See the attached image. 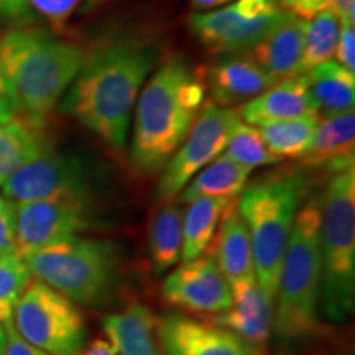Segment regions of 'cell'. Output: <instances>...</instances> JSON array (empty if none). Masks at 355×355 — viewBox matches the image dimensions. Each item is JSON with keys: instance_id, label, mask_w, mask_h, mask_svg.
Returning a JSON list of instances; mask_svg holds the SVG:
<instances>
[{"instance_id": "12", "label": "cell", "mask_w": 355, "mask_h": 355, "mask_svg": "<svg viewBox=\"0 0 355 355\" xmlns=\"http://www.w3.org/2000/svg\"><path fill=\"white\" fill-rule=\"evenodd\" d=\"M0 188L3 198L15 204L56 198H89V178L81 159L55 153L50 148L12 173Z\"/></svg>"}, {"instance_id": "27", "label": "cell", "mask_w": 355, "mask_h": 355, "mask_svg": "<svg viewBox=\"0 0 355 355\" xmlns=\"http://www.w3.org/2000/svg\"><path fill=\"white\" fill-rule=\"evenodd\" d=\"M339 28L340 20L329 8H324L314 17H311V20H306L303 51H301L295 76L309 73L316 66L331 60L336 51Z\"/></svg>"}, {"instance_id": "36", "label": "cell", "mask_w": 355, "mask_h": 355, "mask_svg": "<svg viewBox=\"0 0 355 355\" xmlns=\"http://www.w3.org/2000/svg\"><path fill=\"white\" fill-rule=\"evenodd\" d=\"M327 8L334 12L339 20L355 21V0H327Z\"/></svg>"}, {"instance_id": "11", "label": "cell", "mask_w": 355, "mask_h": 355, "mask_svg": "<svg viewBox=\"0 0 355 355\" xmlns=\"http://www.w3.org/2000/svg\"><path fill=\"white\" fill-rule=\"evenodd\" d=\"M91 225L92 211L89 198H56L19 202L15 204L17 254L26 257L63 239L74 237Z\"/></svg>"}, {"instance_id": "33", "label": "cell", "mask_w": 355, "mask_h": 355, "mask_svg": "<svg viewBox=\"0 0 355 355\" xmlns=\"http://www.w3.org/2000/svg\"><path fill=\"white\" fill-rule=\"evenodd\" d=\"M334 53L337 55V63L347 69L350 74H355V32L352 21L340 20Z\"/></svg>"}, {"instance_id": "34", "label": "cell", "mask_w": 355, "mask_h": 355, "mask_svg": "<svg viewBox=\"0 0 355 355\" xmlns=\"http://www.w3.org/2000/svg\"><path fill=\"white\" fill-rule=\"evenodd\" d=\"M17 254L15 247V204L0 198V255Z\"/></svg>"}, {"instance_id": "32", "label": "cell", "mask_w": 355, "mask_h": 355, "mask_svg": "<svg viewBox=\"0 0 355 355\" xmlns=\"http://www.w3.org/2000/svg\"><path fill=\"white\" fill-rule=\"evenodd\" d=\"M37 17L25 0H0V25L24 26L33 25Z\"/></svg>"}, {"instance_id": "25", "label": "cell", "mask_w": 355, "mask_h": 355, "mask_svg": "<svg viewBox=\"0 0 355 355\" xmlns=\"http://www.w3.org/2000/svg\"><path fill=\"white\" fill-rule=\"evenodd\" d=\"M252 171L254 170L239 165L220 153L184 186L180 193L181 201L191 202L198 198H237L247 186Z\"/></svg>"}, {"instance_id": "18", "label": "cell", "mask_w": 355, "mask_h": 355, "mask_svg": "<svg viewBox=\"0 0 355 355\" xmlns=\"http://www.w3.org/2000/svg\"><path fill=\"white\" fill-rule=\"evenodd\" d=\"M237 112L245 123L254 127H263L266 123L290 121L304 115H318L306 74L277 81L260 96L247 101Z\"/></svg>"}, {"instance_id": "9", "label": "cell", "mask_w": 355, "mask_h": 355, "mask_svg": "<svg viewBox=\"0 0 355 355\" xmlns=\"http://www.w3.org/2000/svg\"><path fill=\"white\" fill-rule=\"evenodd\" d=\"M283 13L278 0H235L224 8L193 13L188 25L191 33L211 53L232 55L252 50Z\"/></svg>"}, {"instance_id": "3", "label": "cell", "mask_w": 355, "mask_h": 355, "mask_svg": "<svg viewBox=\"0 0 355 355\" xmlns=\"http://www.w3.org/2000/svg\"><path fill=\"white\" fill-rule=\"evenodd\" d=\"M86 50L35 25L0 35V61L19 112L44 122L86 60Z\"/></svg>"}, {"instance_id": "17", "label": "cell", "mask_w": 355, "mask_h": 355, "mask_svg": "<svg viewBox=\"0 0 355 355\" xmlns=\"http://www.w3.org/2000/svg\"><path fill=\"white\" fill-rule=\"evenodd\" d=\"M206 254L212 257L230 286L257 279L250 235L237 211V198L225 207Z\"/></svg>"}, {"instance_id": "5", "label": "cell", "mask_w": 355, "mask_h": 355, "mask_svg": "<svg viewBox=\"0 0 355 355\" xmlns=\"http://www.w3.org/2000/svg\"><path fill=\"white\" fill-rule=\"evenodd\" d=\"M321 275V207L311 198L295 217L279 268L275 327L279 339H301L318 327Z\"/></svg>"}, {"instance_id": "23", "label": "cell", "mask_w": 355, "mask_h": 355, "mask_svg": "<svg viewBox=\"0 0 355 355\" xmlns=\"http://www.w3.org/2000/svg\"><path fill=\"white\" fill-rule=\"evenodd\" d=\"M311 97L319 117L349 112L355 102V74L337 61H326L306 73Z\"/></svg>"}, {"instance_id": "8", "label": "cell", "mask_w": 355, "mask_h": 355, "mask_svg": "<svg viewBox=\"0 0 355 355\" xmlns=\"http://www.w3.org/2000/svg\"><path fill=\"white\" fill-rule=\"evenodd\" d=\"M13 326L26 343L48 355H78L86 340L78 304L37 278L30 279L13 309Z\"/></svg>"}, {"instance_id": "13", "label": "cell", "mask_w": 355, "mask_h": 355, "mask_svg": "<svg viewBox=\"0 0 355 355\" xmlns=\"http://www.w3.org/2000/svg\"><path fill=\"white\" fill-rule=\"evenodd\" d=\"M163 298L194 314H219L232 304V290L209 254L171 268L162 285Z\"/></svg>"}, {"instance_id": "6", "label": "cell", "mask_w": 355, "mask_h": 355, "mask_svg": "<svg viewBox=\"0 0 355 355\" xmlns=\"http://www.w3.org/2000/svg\"><path fill=\"white\" fill-rule=\"evenodd\" d=\"M321 207V290L319 308L344 322L355 306V170L332 175Z\"/></svg>"}, {"instance_id": "26", "label": "cell", "mask_w": 355, "mask_h": 355, "mask_svg": "<svg viewBox=\"0 0 355 355\" xmlns=\"http://www.w3.org/2000/svg\"><path fill=\"white\" fill-rule=\"evenodd\" d=\"M181 220L183 211L175 202H165L148 225V252L155 273L170 272L181 261Z\"/></svg>"}, {"instance_id": "42", "label": "cell", "mask_w": 355, "mask_h": 355, "mask_svg": "<svg viewBox=\"0 0 355 355\" xmlns=\"http://www.w3.org/2000/svg\"><path fill=\"white\" fill-rule=\"evenodd\" d=\"M6 345H7V332H6V326L0 322V355H3L6 352Z\"/></svg>"}, {"instance_id": "19", "label": "cell", "mask_w": 355, "mask_h": 355, "mask_svg": "<svg viewBox=\"0 0 355 355\" xmlns=\"http://www.w3.org/2000/svg\"><path fill=\"white\" fill-rule=\"evenodd\" d=\"M230 290L232 304L222 313L211 316V321L259 349L270 336L273 301L265 295L257 279L230 286Z\"/></svg>"}, {"instance_id": "31", "label": "cell", "mask_w": 355, "mask_h": 355, "mask_svg": "<svg viewBox=\"0 0 355 355\" xmlns=\"http://www.w3.org/2000/svg\"><path fill=\"white\" fill-rule=\"evenodd\" d=\"M28 7L42 15L51 26L53 33H63L81 0H25Z\"/></svg>"}, {"instance_id": "38", "label": "cell", "mask_w": 355, "mask_h": 355, "mask_svg": "<svg viewBox=\"0 0 355 355\" xmlns=\"http://www.w3.org/2000/svg\"><path fill=\"white\" fill-rule=\"evenodd\" d=\"M17 112H19V110H17L15 104H13L8 97L0 96V125L13 121V119L17 117Z\"/></svg>"}, {"instance_id": "2", "label": "cell", "mask_w": 355, "mask_h": 355, "mask_svg": "<svg viewBox=\"0 0 355 355\" xmlns=\"http://www.w3.org/2000/svg\"><path fill=\"white\" fill-rule=\"evenodd\" d=\"M206 91L204 74L184 56L162 61L135 107L130 162L137 173L153 176L163 171L201 114Z\"/></svg>"}, {"instance_id": "30", "label": "cell", "mask_w": 355, "mask_h": 355, "mask_svg": "<svg viewBox=\"0 0 355 355\" xmlns=\"http://www.w3.org/2000/svg\"><path fill=\"white\" fill-rule=\"evenodd\" d=\"M32 279V272L19 254L0 255V322L13 321V309Z\"/></svg>"}, {"instance_id": "35", "label": "cell", "mask_w": 355, "mask_h": 355, "mask_svg": "<svg viewBox=\"0 0 355 355\" xmlns=\"http://www.w3.org/2000/svg\"><path fill=\"white\" fill-rule=\"evenodd\" d=\"M3 326H6L7 332V345L3 355H48L46 352H43L42 349L26 343L24 337L17 332L15 326H13V321L6 322Z\"/></svg>"}, {"instance_id": "24", "label": "cell", "mask_w": 355, "mask_h": 355, "mask_svg": "<svg viewBox=\"0 0 355 355\" xmlns=\"http://www.w3.org/2000/svg\"><path fill=\"white\" fill-rule=\"evenodd\" d=\"M230 201L232 199L229 198H198L188 202V209L183 212L181 220V261H189L206 254Z\"/></svg>"}, {"instance_id": "37", "label": "cell", "mask_w": 355, "mask_h": 355, "mask_svg": "<svg viewBox=\"0 0 355 355\" xmlns=\"http://www.w3.org/2000/svg\"><path fill=\"white\" fill-rule=\"evenodd\" d=\"M78 355H119L109 340L94 339L91 344L79 350Z\"/></svg>"}, {"instance_id": "7", "label": "cell", "mask_w": 355, "mask_h": 355, "mask_svg": "<svg viewBox=\"0 0 355 355\" xmlns=\"http://www.w3.org/2000/svg\"><path fill=\"white\" fill-rule=\"evenodd\" d=\"M24 260L32 277L74 304L89 306L109 290L115 252L109 242L74 235L35 250Z\"/></svg>"}, {"instance_id": "1", "label": "cell", "mask_w": 355, "mask_h": 355, "mask_svg": "<svg viewBox=\"0 0 355 355\" xmlns=\"http://www.w3.org/2000/svg\"><path fill=\"white\" fill-rule=\"evenodd\" d=\"M158 58V48L145 40L121 38L99 44L86 53L63 110L110 150L122 152L137 97Z\"/></svg>"}, {"instance_id": "41", "label": "cell", "mask_w": 355, "mask_h": 355, "mask_svg": "<svg viewBox=\"0 0 355 355\" xmlns=\"http://www.w3.org/2000/svg\"><path fill=\"white\" fill-rule=\"evenodd\" d=\"M105 2H109V0H84L83 10L84 12H92V10H94V8L104 6Z\"/></svg>"}, {"instance_id": "21", "label": "cell", "mask_w": 355, "mask_h": 355, "mask_svg": "<svg viewBox=\"0 0 355 355\" xmlns=\"http://www.w3.org/2000/svg\"><path fill=\"white\" fill-rule=\"evenodd\" d=\"M304 26V19L285 12L278 24L248 53L277 81L282 78L295 76L303 51Z\"/></svg>"}, {"instance_id": "28", "label": "cell", "mask_w": 355, "mask_h": 355, "mask_svg": "<svg viewBox=\"0 0 355 355\" xmlns=\"http://www.w3.org/2000/svg\"><path fill=\"white\" fill-rule=\"evenodd\" d=\"M318 122V115H304V117L290 119V121L266 123L259 130L266 148L275 157L279 159L300 158L313 139Z\"/></svg>"}, {"instance_id": "29", "label": "cell", "mask_w": 355, "mask_h": 355, "mask_svg": "<svg viewBox=\"0 0 355 355\" xmlns=\"http://www.w3.org/2000/svg\"><path fill=\"white\" fill-rule=\"evenodd\" d=\"M222 155H225L239 165L250 168V170L259 166L277 165L282 162L266 148L259 128L243 123L242 121L234 127Z\"/></svg>"}, {"instance_id": "39", "label": "cell", "mask_w": 355, "mask_h": 355, "mask_svg": "<svg viewBox=\"0 0 355 355\" xmlns=\"http://www.w3.org/2000/svg\"><path fill=\"white\" fill-rule=\"evenodd\" d=\"M191 7L198 12H209V10H216L222 6H229V3L235 2V0H189Z\"/></svg>"}, {"instance_id": "10", "label": "cell", "mask_w": 355, "mask_h": 355, "mask_svg": "<svg viewBox=\"0 0 355 355\" xmlns=\"http://www.w3.org/2000/svg\"><path fill=\"white\" fill-rule=\"evenodd\" d=\"M239 122L241 117L235 109L220 107L214 102L204 104L188 137L163 168L155 189L158 201L171 202L204 166L219 157Z\"/></svg>"}, {"instance_id": "40", "label": "cell", "mask_w": 355, "mask_h": 355, "mask_svg": "<svg viewBox=\"0 0 355 355\" xmlns=\"http://www.w3.org/2000/svg\"><path fill=\"white\" fill-rule=\"evenodd\" d=\"M0 96H6L13 102V92L10 84H8V79L6 76V71H3L2 61H0Z\"/></svg>"}, {"instance_id": "4", "label": "cell", "mask_w": 355, "mask_h": 355, "mask_svg": "<svg viewBox=\"0 0 355 355\" xmlns=\"http://www.w3.org/2000/svg\"><path fill=\"white\" fill-rule=\"evenodd\" d=\"M304 194L301 173L275 171L247 184L237 199V211L250 235L257 283L273 303L283 254Z\"/></svg>"}, {"instance_id": "15", "label": "cell", "mask_w": 355, "mask_h": 355, "mask_svg": "<svg viewBox=\"0 0 355 355\" xmlns=\"http://www.w3.org/2000/svg\"><path fill=\"white\" fill-rule=\"evenodd\" d=\"M206 87L211 92V102L220 107H230L260 96L277 83L254 60L248 51L224 55L207 69Z\"/></svg>"}, {"instance_id": "22", "label": "cell", "mask_w": 355, "mask_h": 355, "mask_svg": "<svg viewBox=\"0 0 355 355\" xmlns=\"http://www.w3.org/2000/svg\"><path fill=\"white\" fill-rule=\"evenodd\" d=\"M44 122L28 117H15L0 125V184L12 173L50 150Z\"/></svg>"}, {"instance_id": "16", "label": "cell", "mask_w": 355, "mask_h": 355, "mask_svg": "<svg viewBox=\"0 0 355 355\" xmlns=\"http://www.w3.org/2000/svg\"><path fill=\"white\" fill-rule=\"evenodd\" d=\"M306 170H322L337 175L352 170L355 163V115H329L318 122L313 139L300 157Z\"/></svg>"}, {"instance_id": "20", "label": "cell", "mask_w": 355, "mask_h": 355, "mask_svg": "<svg viewBox=\"0 0 355 355\" xmlns=\"http://www.w3.org/2000/svg\"><path fill=\"white\" fill-rule=\"evenodd\" d=\"M157 329L158 319L141 303L102 319V331L119 355H162Z\"/></svg>"}, {"instance_id": "14", "label": "cell", "mask_w": 355, "mask_h": 355, "mask_svg": "<svg viewBox=\"0 0 355 355\" xmlns=\"http://www.w3.org/2000/svg\"><path fill=\"white\" fill-rule=\"evenodd\" d=\"M158 343L165 355H257L259 349L214 322L170 313L158 319Z\"/></svg>"}]
</instances>
